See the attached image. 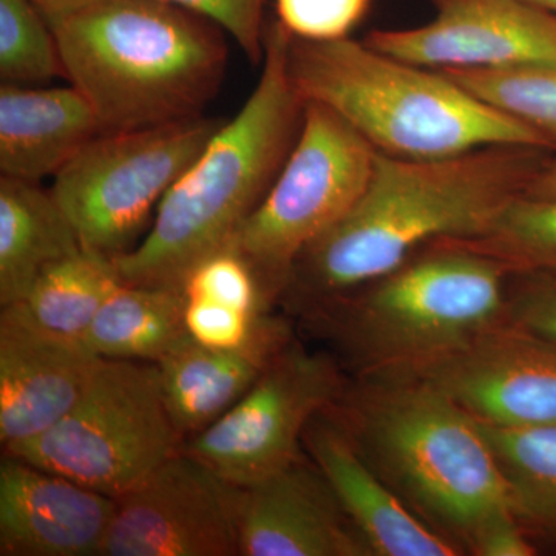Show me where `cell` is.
Masks as SVG:
<instances>
[{"instance_id":"obj_1","label":"cell","mask_w":556,"mask_h":556,"mask_svg":"<svg viewBox=\"0 0 556 556\" xmlns=\"http://www.w3.org/2000/svg\"><path fill=\"white\" fill-rule=\"evenodd\" d=\"M547 149L486 146L444 159L378 152L353 211L300 254L280 300L303 317L438 240L470 239L525 195Z\"/></svg>"},{"instance_id":"obj_2","label":"cell","mask_w":556,"mask_h":556,"mask_svg":"<svg viewBox=\"0 0 556 556\" xmlns=\"http://www.w3.org/2000/svg\"><path fill=\"white\" fill-rule=\"evenodd\" d=\"M328 409L409 510L464 554L486 529L517 517L477 420L424 380L350 376Z\"/></svg>"},{"instance_id":"obj_3","label":"cell","mask_w":556,"mask_h":556,"mask_svg":"<svg viewBox=\"0 0 556 556\" xmlns=\"http://www.w3.org/2000/svg\"><path fill=\"white\" fill-rule=\"evenodd\" d=\"M289 46L287 28L270 25L262 76L247 104L172 186L141 243L113 258L124 283L182 289L190 270L230 247L265 199L305 113L289 73Z\"/></svg>"},{"instance_id":"obj_4","label":"cell","mask_w":556,"mask_h":556,"mask_svg":"<svg viewBox=\"0 0 556 556\" xmlns=\"http://www.w3.org/2000/svg\"><path fill=\"white\" fill-rule=\"evenodd\" d=\"M49 25L102 134L199 118L228 62L217 24L164 0H108Z\"/></svg>"},{"instance_id":"obj_5","label":"cell","mask_w":556,"mask_h":556,"mask_svg":"<svg viewBox=\"0 0 556 556\" xmlns=\"http://www.w3.org/2000/svg\"><path fill=\"white\" fill-rule=\"evenodd\" d=\"M288 64L303 101L334 110L383 155L431 160L486 146L555 149L441 70L397 60L364 40L291 36Z\"/></svg>"},{"instance_id":"obj_6","label":"cell","mask_w":556,"mask_h":556,"mask_svg":"<svg viewBox=\"0 0 556 556\" xmlns=\"http://www.w3.org/2000/svg\"><path fill=\"white\" fill-rule=\"evenodd\" d=\"M510 270L438 240L303 316L350 376L419 367L503 324Z\"/></svg>"},{"instance_id":"obj_7","label":"cell","mask_w":556,"mask_h":556,"mask_svg":"<svg viewBox=\"0 0 556 556\" xmlns=\"http://www.w3.org/2000/svg\"><path fill=\"white\" fill-rule=\"evenodd\" d=\"M185 444L164 405L156 365L101 358L86 393L56 426L5 453L119 497Z\"/></svg>"},{"instance_id":"obj_8","label":"cell","mask_w":556,"mask_h":556,"mask_svg":"<svg viewBox=\"0 0 556 556\" xmlns=\"http://www.w3.org/2000/svg\"><path fill=\"white\" fill-rule=\"evenodd\" d=\"M376 156L378 150L334 110L305 102L287 163L232 241L270 302L280 300L300 254L364 197Z\"/></svg>"},{"instance_id":"obj_9","label":"cell","mask_w":556,"mask_h":556,"mask_svg":"<svg viewBox=\"0 0 556 556\" xmlns=\"http://www.w3.org/2000/svg\"><path fill=\"white\" fill-rule=\"evenodd\" d=\"M222 124L199 116L91 139L50 190L83 248L113 260L137 247L161 201Z\"/></svg>"},{"instance_id":"obj_10","label":"cell","mask_w":556,"mask_h":556,"mask_svg":"<svg viewBox=\"0 0 556 556\" xmlns=\"http://www.w3.org/2000/svg\"><path fill=\"white\" fill-rule=\"evenodd\" d=\"M348 378L334 354L291 339L251 390L185 448L233 485L258 484L305 456L306 427L334 404Z\"/></svg>"},{"instance_id":"obj_11","label":"cell","mask_w":556,"mask_h":556,"mask_svg":"<svg viewBox=\"0 0 556 556\" xmlns=\"http://www.w3.org/2000/svg\"><path fill=\"white\" fill-rule=\"evenodd\" d=\"M241 486L182 447L116 497L101 556H236Z\"/></svg>"},{"instance_id":"obj_12","label":"cell","mask_w":556,"mask_h":556,"mask_svg":"<svg viewBox=\"0 0 556 556\" xmlns=\"http://www.w3.org/2000/svg\"><path fill=\"white\" fill-rule=\"evenodd\" d=\"M399 372L424 380L479 424H556V342L506 321Z\"/></svg>"},{"instance_id":"obj_13","label":"cell","mask_w":556,"mask_h":556,"mask_svg":"<svg viewBox=\"0 0 556 556\" xmlns=\"http://www.w3.org/2000/svg\"><path fill=\"white\" fill-rule=\"evenodd\" d=\"M434 17L364 42L420 67L507 68L556 64V13L522 0H431Z\"/></svg>"},{"instance_id":"obj_14","label":"cell","mask_w":556,"mask_h":556,"mask_svg":"<svg viewBox=\"0 0 556 556\" xmlns=\"http://www.w3.org/2000/svg\"><path fill=\"white\" fill-rule=\"evenodd\" d=\"M116 497L7 455L0 463V555L98 556Z\"/></svg>"},{"instance_id":"obj_15","label":"cell","mask_w":556,"mask_h":556,"mask_svg":"<svg viewBox=\"0 0 556 556\" xmlns=\"http://www.w3.org/2000/svg\"><path fill=\"white\" fill-rule=\"evenodd\" d=\"M240 556H375L308 456L241 489Z\"/></svg>"},{"instance_id":"obj_16","label":"cell","mask_w":556,"mask_h":556,"mask_svg":"<svg viewBox=\"0 0 556 556\" xmlns=\"http://www.w3.org/2000/svg\"><path fill=\"white\" fill-rule=\"evenodd\" d=\"M101 357L0 314V442L11 450L49 431L86 393Z\"/></svg>"},{"instance_id":"obj_17","label":"cell","mask_w":556,"mask_h":556,"mask_svg":"<svg viewBox=\"0 0 556 556\" xmlns=\"http://www.w3.org/2000/svg\"><path fill=\"white\" fill-rule=\"evenodd\" d=\"M303 450L375 556H459L463 548L413 514L376 473L329 409L303 434Z\"/></svg>"},{"instance_id":"obj_18","label":"cell","mask_w":556,"mask_h":556,"mask_svg":"<svg viewBox=\"0 0 556 556\" xmlns=\"http://www.w3.org/2000/svg\"><path fill=\"white\" fill-rule=\"evenodd\" d=\"M291 339L287 321L240 350H214L189 336L155 364L164 405L182 439L189 441L225 416Z\"/></svg>"},{"instance_id":"obj_19","label":"cell","mask_w":556,"mask_h":556,"mask_svg":"<svg viewBox=\"0 0 556 556\" xmlns=\"http://www.w3.org/2000/svg\"><path fill=\"white\" fill-rule=\"evenodd\" d=\"M102 134L89 101L75 87L0 89V170L39 182L56 175L80 149Z\"/></svg>"},{"instance_id":"obj_20","label":"cell","mask_w":556,"mask_h":556,"mask_svg":"<svg viewBox=\"0 0 556 556\" xmlns=\"http://www.w3.org/2000/svg\"><path fill=\"white\" fill-rule=\"evenodd\" d=\"M83 249L60 203L38 182L0 178V305L21 302L40 274Z\"/></svg>"},{"instance_id":"obj_21","label":"cell","mask_w":556,"mask_h":556,"mask_svg":"<svg viewBox=\"0 0 556 556\" xmlns=\"http://www.w3.org/2000/svg\"><path fill=\"white\" fill-rule=\"evenodd\" d=\"M181 288L121 283L105 300L84 343L101 358L159 364L189 338Z\"/></svg>"},{"instance_id":"obj_22","label":"cell","mask_w":556,"mask_h":556,"mask_svg":"<svg viewBox=\"0 0 556 556\" xmlns=\"http://www.w3.org/2000/svg\"><path fill=\"white\" fill-rule=\"evenodd\" d=\"M121 283L112 258L83 248L43 270L25 299L3 306L2 316L84 343L101 306Z\"/></svg>"},{"instance_id":"obj_23","label":"cell","mask_w":556,"mask_h":556,"mask_svg":"<svg viewBox=\"0 0 556 556\" xmlns=\"http://www.w3.org/2000/svg\"><path fill=\"white\" fill-rule=\"evenodd\" d=\"M479 427L506 482L519 521L556 535V424Z\"/></svg>"},{"instance_id":"obj_24","label":"cell","mask_w":556,"mask_h":556,"mask_svg":"<svg viewBox=\"0 0 556 556\" xmlns=\"http://www.w3.org/2000/svg\"><path fill=\"white\" fill-rule=\"evenodd\" d=\"M514 273H556V199L521 195L478 236L448 240Z\"/></svg>"},{"instance_id":"obj_25","label":"cell","mask_w":556,"mask_h":556,"mask_svg":"<svg viewBox=\"0 0 556 556\" xmlns=\"http://www.w3.org/2000/svg\"><path fill=\"white\" fill-rule=\"evenodd\" d=\"M441 72L490 108L543 135L556 148V64Z\"/></svg>"},{"instance_id":"obj_26","label":"cell","mask_w":556,"mask_h":556,"mask_svg":"<svg viewBox=\"0 0 556 556\" xmlns=\"http://www.w3.org/2000/svg\"><path fill=\"white\" fill-rule=\"evenodd\" d=\"M64 75L49 22L30 0H0V78L7 86L46 84Z\"/></svg>"},{"instance_id":"obj_27","label":"cell","mask_w":556,"mask_h":556,"mask_svg":"<svg viewBox=\"0 0 556 556\" xmlns=\"http://www.w3.org/2000/svg\"><path fill=\"white\" fill-rule=\"evenodd\" d=\"M182 291L186 299L208 300L244 313H268L273 305L257 274L232 244L201 260L186 277Z\"/></svg>"},{"instance_id":"obj_28","label":"cell","mask_w":556,"mask_h":556,"mask_svg":"<svg viewBox=\"0 0 556 556\" xmlns=\"http://www.w3.org/2000/svg\"><path fill=\"white\" fill-rule=\"evenodd\" d=\"M186 329L200 345L240 350L257 342L285 320L269 313L252 314L201 299H186Z\"/></svg>"},{"instance_id":"obj_29","label":"cell","mask_w":556,"mask_h":556,"mask_svg":"<svg viewBox=\"0 0 556 556\" xmlns=\"http://www.w3.org/2000/svg\"><path fill=\"white\" fill-rule=\"evenodd\" d=\"M369 5L371 0H276L278 24L305 40L348 38Z\"/></svg>"},{"instance_id":"obj_30","label":"cell","mask_w":556,"mask_h":556,"mask_svg":"<svg viewBox=\"0 0 556 556\" xmlns=\"http://www.w3.org/2000/svg\"><path fill=\"white\" fill-rule=\"evenodd\" d=\"M504 320L556 342V273L510 274Z\"/></svg>"},{"instance_id":"obj_31","label":"cell","mask_w":556,"mask_h":556,"mask_svg":"<svg viewBox=\"0 0 556 556\" xmlns=\"http://www.w3.org/2000/svg\"><path fill=\"white\" fill-rule=\"evenodd\" d=\"M217 24L255 65L265 56L263 0H164Z\"/></svg>"},{"instance_id":"obj_32","label":"cell","mask_w":556,"mask_h":556,"mask_svg":"<svg viewBox=\"0 0 556 556\" xmlns=\"http://www.w3.org/2000/svg\"><path fill=\"white\" fill-rule=\"evenodd\" d=\"M538 547L518 517H510L486 529L473 548L477 556H532Z\"/></svg>"},{"instance_id":"obj_33","label":"cell","mask_w":556,"mask_h":556,"mask_svg":"<svg viewBox=\"0 0 556 556\" xmlns=\"http://www.w3.org/2000/svg\"><path fill=\"white\" fill-rule=\"evenodd\" d=\"M30 2L46 17V21L50 22L89 10L108 0H30Z\"/></svg>"},{"instance_id":"obj_34","label":"cell","mask_w":556,"mask_h":556,"mask_svg":"<svg viewBox=\"0 0 556 556\" xmlns=\"http://www.w3.org/2000/svg\"><path fill=\"white\" fill-rule=\"evenodd\" d=\"M525 195L532 199H556V160L544 163L530 181Z\"/></svg>"},{"instance_id":"obj_35","label":"cell","mask_w":556,"mask_h":556,"mask_svg":"<svg viewBox=\"0 0 556 556\" xmlns=\"http://www.w3.org/2000/svg\"><path fill=\"white\" fill-rule=\"evenodd\" d=\"M522 2L535 5L538 9H543L556 13V0H522Z\"/></svg>"}]
</instances>
